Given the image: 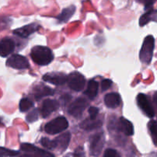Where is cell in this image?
<instances>
[{
  "instance_id": "1",
  "label": "cell",
  "mask_w": 157,
  "mask_h": 157,
  "mask_svg": "<svg viewBox=\"0 0 157 157\" xmlns=\"http://www.w3.org/2000/svg\"><path fill=\"white\" fill-rule=\"evenodd\" d=\"M30 56L36 64L42 66L49 65L54 59L52 50L46 46H34L32 49Z\"/></svg>"
},
{
  "instance_id": "2",
  "label": "cell",
  "mask_w": 157,
  "mask_h": 157,
  "mask_svg": "<svg viewBox=\"0 0 157 157\" xmlns=\"http://www.w3.org/2000/svg\"><path fill=\"white\" fill-rule=\"evenodd\" d=\"M154 47H155V39L152 36L149 35L144 39L140 52V59L142 63L149 65L151 63L153 56Z\"/></svg>"
},
{
  "instance_id": "3",
  "label": "cell",
  "mask_w": 157,
  "mask_h": 157,
  "mask_svg": "<svg viewBox=\"0 0 157 157\" xmlns=\"http://www.w3.org/2000/svg\"><path fill=\"white\" fill-rule=\"evenodd\" d=\"M68 127H69V123L67 120L63 116H59L48 123L45 126V131L48 134L54 135V134L60 133L63 131L66 130Z\"/></svg>"
},
{
  "instance_id": "4",
  "label": "cell",
  "mask_w": 157,
  "mask_h": 157,
  "mask_svg": "<svg viewBox=\"0 0 157 157\" xmlns=\"http://www.w3.org/2000/svg\"><path fill=\"white\" fill-rule=\"evenodd\" d=\"M67 83L71 90L75 92L82 91L85 87V77L78 72H73L67 76Z\"/></svg>"
},
{
  "instance_id": "5",
  "label": "cell",
  "mask_w": 157,
  "mask_h": 157,
  "mask_svg": "<svg viewBox=\"0 0 157 157\" xmlns=\"http://www.w3.org/2000/svg\"><path fill=\"white\" fill-rule=\"evenodd\" d=\"M6 66L15 69H26L29 68V63L23 56L14 54L8 59Z\"/></svg>"
},
{
  "instance_id": "6",
  "label": "cell",
  "mask_w": 157,
  "mask_h": 157,
  "mask_svg": "<svg viewBox=\"0 0 157 157\" xmlns=\"http://www.w3.org/2000/svg\"><path fill=\"white\" fill-rule=\"evenodd\" d=\"M87 105L88 102L86 99L84 98H78L70 104L68 109V113L73 117L78 118L82 114Z\"/></svg>"
},
{
  "instance_id": "7",
  "label": "cell",
  "mask_w": 157,
  "mask_h": 157,
  "mask_svg": "<svg viewBox=\"0 0 157 157\" xmlns=\"http://www.w3.org/2000/svg\"><path fill=\"white\" fill-rule=\"evenodd\" d=\"M104 146V135L102 132L95 134L90 139V154L93 156H99Z\"/></svg>"
},
{
  "instance_id": "8",
  "label": "cell",
  "mask_w": 157,
  "mask_h": 157,
  "mask_svg": "<svg viewBox=\"0 0 157 157\" xmlns=\"http://www.w3.org/2000/svg\"><path fill=\"white\" fill-rule=\"evenodd\" d=\"M136 101L137 104H138V106L140 107V109L143 111V113L146 116H147L149 118H152L155 116L154 109L152 107V104L149 102L147 96H146L145 94H143V93H140L137 96Z\"/></svg>"
},
{
  "instance_id": "9",
  "label": "cell",
  "mask_w": 157,
  "mask_h": 157,
  "mask_svg": "<svg viewBox=\"0 0 157 157\" xmlns=\"http://www.w3.org/2000/svg\"><path fill=\"white\" fill-rule=\"evenodd\" d=\"M43 80L56 86H62L67 81V75L62 72H49L43 75Z\"/></svg>"
},
{
  "instance_id": "10",
  "label": "cell",
  "mask_w": 157,
  "mask_h": 157,
  "mask_svg": "<svg viewBox=\"0 0 157 157\" xmlns=\"http://www.w3.org/2000/svg\"><path fill=\"white\" fill-rule=\"evenodd\" d=\"M16 43L11 38H4L0 40V56L7 57L13 52Z\"/></svg>"
},
{
  "instance_id": "11",
  "label": "cell",
  "mask_w": 157,
  "mask_h": 157,
  "mask_svg": "<svg viewBox=\"0 0 157 157\" xmlns=\"http://www.w3.org/2000/svg\"><path fill=\"white\" fill-rule=\"evenodd\" d=\"M59 107V103L55 99H47L43 101L41 108V114L43 118H47L53 112L56 111Z\"/></svg>"
},
{
  "instance_id": "12",
  "label": "cell",
  "mask_w": 157,
  "mask_h": 157,
  "mask_svg": "<svg viewBox=\"0 0 157 157\" xmlns=\"http://www.w3.org/2000/svg\"><path fill=\"white\" fill-rule=\"evenodd\" d=\"M40 27V25H38L37 23H31L29 24V25H25V26H22L21 28L16 29L13 31V34H15L16 36H19L21 38H27L32 35L33 33H36V31H38Z\"/></svg>"
},
{
  "instance_id": "13",
  "label": "cell",
  "mask_w": 157,
  "mask_h": 157,
  "mask_svg": "<svg viewBox=\"0 0 157 157\" xmlns=\"http://www.w3.org/2000/svg\"><path fill=\"white\" fill-rule=\"evenodd\" d=\"M21 149L24 152H29V153L36 154L41 157H55L53 154L49 152L48 151L44 150V149H39L33 145L29 144V143H22L20 146Z\"/></svg>"
},
{
  "instance_id": "14",
  "label": "cell",
  "mask_w": 157,
  "mask_h": 157,
  "mask_svg": "<svg viewBox=\"0 0 157 157\" xmlns=\"http://www.w3.org/2000/svg\"><path fill=\"white\" fill-rule=\"evenodd\" d=\"M104 102L108 108L116 109L121 103V98L120 95L116 93H109L105 96Z\"/></svg>"
},
{
  "instance_id": "15",
  "label": "cell",
  "mask_w": 157,
  "mask_h": 157,
  "mask_svg": "<svg viewBox=\"0 0 157 157\" xmlns=\"http://www.w3.org/2000/svg\"><path fill=\"white\" fill-rule=\"evenodd\" d=\"M119 129L126 136H132L134 133L132 123L123 117H121L119 120Z\"/></svg>"
},
{
  "instance_id": "16",
  "label": "cell",
  "mask_w": 157,
  "mask_h": 157,
  "mask_svg": "<svg viewBox=\"0 0 157 157\" xmlns=\"http://www.w3.org/2000/svg\"><path fill=\"white\" fill-rule=\"evenodd\" d=\"M54 93H55V92L50 87L42 85L39 86H37L35 89L34 96L36 98V99L39 100V99L45 97V96H52V95H54Z\"/></svg>"
},
{
  "instance_id": "17",
  "label": "cell",
  "mask_w": 157,
  "mask_h": 157,
  "mask_svg": "<svg viewBox=\"0 0 157 157\" xmlns=\"http://www.w3.org/2000/svg\"><path fill=\"white\" fill-rule=\"evenodd\" d=\"M70 138L71 134L69 132H65V133L62 134L59 136L57 137L55 140L57 143V148H59V150L61 149L62 152L66 150L69 146V142H70Z\"/></svg>"
},
{
  "instance_id": "18",
  "label": "cell",
  "mask_w": 157,
  "mask_h": 157,
  "mask_svg": "<svg viewBox=\"0 0 157 157\" xmlns=\"http://www.w3.org/2000/svg\"><path fill=\"white\" fill-rule=\"evenodd\" d=\"M150 21L157 22V10L150 9L145 14H143L140 19V25L144 26Z\"/></svg>"
},
{
  "instance_id": "19",
  "label": "cell",
  "mask_w": 157,
  "mask_h": 157,
  "mask_svg": "<svg viewBox=\"0 0 157 157\" xmlns=\"http://www.w3.org/2000/svg\"><path fill=\"white\" fill-rule=\"evenodd\" d=\"M98 89H99V83L95 80H90L88 82L87 88L84 92V94L89 97L90 99H94L98 95Z\"/></svg>"
},
{
  "instance_id": "20",
  "label": "cell",
  "mask_w": 157,
  "mask_h": 157,
  "mask_svg": "<svg viewBox=\"0 0 157 157\" xmlns=\"http://www.w3.org/2000/svg\"><path fill=\"white\" fill-rule=\"evenodd\" d=\"M75 7L74 6H70L68 8L64 9V10L62 11V13L56 17V19H58L59 22L63 23V22H66L70 19L72 16V15L75 13Z\"/></svg>"
},
{
  "instance_id": "21",
  "label": "cell",
  "mask_w": 157,
  "mask_h": 157,
  "mask_svg": "<svg viewBox=\"0 0 157 157\" xmlns=\"http://www.w3.org/2000/svg\"><path fill=\"white\" fill-rule=\"evenodd\" d=\"M102 123L100 121V120H97L96 121V120H90V119H88V120H86L82 122L80 124V127L82 129H86V130H93V129H97V128H99L102 126Z\"/></svg>"
},
{
  "instance_id": "22",
  "label": "cell",
  "mask_w": 157,
  "mask_h": 157,
  "mask_svg": "<svg viewBox=\"0 0 157 157\" xmlns=\"http://www.w3.org/2000/svg\"><path fill=\"white\" fill-rule=\"evenodd\" d=\"M148 127H149V131L150 132L152 142L155 146H157V123L154 120H151L148 124Z\"/></svg>"
},
{
  "instance_id": "23",
  "label": "cell",
  "mask_w": 157,
  "mask_h": 157,
  "mask_svg": "<svg viewBox=\"0 0 157 157\" xmlns=\"http://www.w3.org/2000/svg\"><path fill=\"white\" fill-rule=\"evenodd\" d=\"M33 106V102L27 98H23L19 102V109L21 112H26Z\"/></svg>"
},
{
  "instance_id": "24",
  "label": "cell",
  "mask_w": 157,
  "mask_h": 157,
  "mask_svg": "<svg viewBox=\"0 0 157 157\" xmlns=\"http://www.w3.org/2000/svg\"><path fill=\"white\" fill-rule=\"evenodd\" d=\"M41 144L48 149H54L57 148V143L56 140H50L46 137H43L41 140Z\"/></svg>"
},
{
  "instance_id": "25",
  "label": "cell",
  "mask_w": 157,
  "mask_h": 157,
  "mask_svg": "<svg viewBox=\"0 0 157 157\" xmlns=\"http://www.w3.org/2000/svg\"><path fill=\"white\" fill-rule=\"evenodd\" d=\"M12 22H13V20L10 17H6V16L0 17V31H3L10 28L12 25Z\"/></svg>"
},
{
  "instance_id": "26",
  "label": "cell",
  "mask_w": 157,
  "mask_h": 157,
  "mask_svg": "<svg viewBox=\"0 0 157 157\" xmlns=\"http://www.w3.org/2000/svg\"><path fill=\"white\" fill-rule=\"evenodd\" d=\"M19 155L18 151L11 150L6 148L0 147V157H15Z\"/></svg>"
},
{
  "instance_id": "27",
  "label": "cell",
  "mask_w": 157,
  "mask_h": 157,
  "mask_svg": "<svg viewBox=\"0 0 157 157\" xmlns=\"http://www.w3.org/2000/svg\"><path fill=\"white\" fill-rule=\"evenodd\" d=\"M38 117H39V112L37 109H35L26 116V121L28 123H33L38 120Z\"/></svg>"
},
{
  "instance_id": "28",
  "label": "cell",
  "mask_w": 157,
  "mask_h": 157,
  "mask_svg": "<svg viewBox=\"0 0 157 157\" xmlns=\"http://www.w3.org/2000/svg\"><path fill=\"white\" fill-rule=\"evenodd\" d=\"M103 157H121V155L115 149H107L104 152Z\"/></svg>"
},
{
  "instance_id": "29",
  "label": "cell",
  "mask_w": 157,
  "mask_h": 157,
  "mask_svg": "<svg viewBox=\"0 0 157 157\" xmlns=\"http://www.w3.org/2000/svg\"><path fill=\"white\" fill-rule=\"evenodd\" d=\"M137 1L143 4V5H144L146 10H150L157 0H137Z\"/></svg>"
},
{
  "instance_id": "30",
  "label": "cell",
  "mask_w": 157,
  "mask_h": 157,
  "mask_svg": "<svg viewBox=\"0 0 157 157\" xmlns=\"http://www.w3.org/2000/svg\"><path fill=\"white\" fill-rule=\"evenodd\" d=\"M89 113L90 115V120H95L97 117L98 113H99V109L95 106H91L89 109Z\"/></svg>"
},
{
  "instance_id": "31",
  "label": "cell",
  "mask_w": 157,
  "mask_h": 157,
  "mask_svg": "<svg viewBox=\"0 0 157 157\" xmlns=\"http://www.w3.org/2000/svg\"><path fill=\"white\" fill-rule=\"evenodd\" d=\"M112 85H113V82L110 79H103L102 81V83H101L102 90V91H105L108 89H109L112 86Z\"/></svg>"
},
{
  "instance_id": "32",
  "label": "cell",
  "mask_w": 157,
  "mask_h": 157,
  "mask_svg": "<svg viewBox=\"0 0 157 157\" xmlns=\"http://www.w3.org/2000/svg\"><path fill=\"white\" fill-rule=\"evenodd\" d=\"M72 155H73V157H85V152H84L83 148L81 147V146H78V148H76Z\"/></svg>"
},
{
  "instance_id": "33",
  "label": "cell",
  "mask_w": 157,
  "mask_h": 157,
  "mask_svg": "<svg viewBox=\"0 0 157 157\" xmlns=\"http://www.w3.org/2000/svg\"><path fill=\"white\" fill-rule=\"evenodd\" d=\"M19 157H41L39 156V155H36V154H33V153H29V152H27V153L23 154V155H20Z\"/></svg>"
},
{
  "instance_id": "34",
  "label": "cell",
  "mask_w": 157,
  "mask_h": 157,
  "mask_svg": "<svg viewBox=\"0 0 157 157\" xmlns=\"http://www.w3.org/2000/svg\"><path fill=\"white\" fill-rule=\"evenodd\" d=\"M153 102H154V103H155V105H156V107H157V92H155V93H154Z\"/></svg>"
}]
</instances>
